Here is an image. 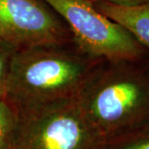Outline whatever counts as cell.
<instances>
[{
    "mask_svg": "<svg viewBox=\"0 0 149 149\" xmlns=\"http://www.w3.org/2000/svg\"><path fill=\"white\" fill-rule=\"evenodd\" d=\"M64 27L41 0H0V46L10 53L60 47Z\"/></svg>",
    "mask_w": 149,
    "mask_h": 149,
    "instance_id": "obj_5",
    "label": "cell"
},
{
    "mask_svg": "<svg viewBox=\"0 0 149 149\" xmlns=\"http://www.w3.org/2000/svg\"><path fill=\"white\" fill-rule=\"evenodd\" d=\"M105 149H149V125L107 144Z\"/></svg>",
    "mask_w": 149,
    "mask_h": 149,
    "instance_id": "obj_8",
    "label": "cell"
},
{
    "mask_svg": "<svg viewBox=\"0 0 149 149\" xmlns=\"http://www.w3.org/2000/svg\"><path fill=\"white\" fill-rule=\"evenodd\" d=\"M95 7L102 14L124 27L142 46L149 48V3L121 6L97 2Z\"/></svg>",
    "mask_w": 149,
    "mask_h": 149,
    "instance_id": "obj_6",
    "label": "cell"
},
{
    "mask_svg": "<svg viewBox=\"0 0 149 149\" xmlns=\"http://www.w3.org/2000/svg\"><path fill=\"white\" fill-rule=\"evenodd\" d=\"M10 52L0 46V100L5 98Z\"/></svg>",
    "mask_w": 149,
    "mask_h": 149,
    "instance_id": "obj_9",
    "label": "cell"
},
{
    "mask_svg": "<svg viewBox=\"0 0 149 149\" xmlns=\"http://www.w3.org/2000/svg\"><path fill=\"white\" fill-rule=\"evenodd\" d=\"M58 47H37L10 54L5 99L23 110L79 95L95 70L88 56Z\"/></svg>",
    "mask_w": 149,
    "mask_h": 149,
    "instance_id": "obj_1",
    "label": "cell"
},
{
    "mask_svg": "<svg viewBox=\"0 0 149 149\" xmlns=\"http://www.w3.org/2000/svg\"><path fill=\"white\" fill-rule=\"evenodd\" d=\"M16 111L8 149L106 148V142L85 118L77 97Z\"/></svg>",
    "mask_w": 149,
    "mask_h": 149,
    "instance_id": "obj_3",
    "label": "cell"
},
{
    "mask_svg": "<svg viewBox=\"0 0 149 149\" xmlns=\"http://www.w3.org/2000/svg\"><path fill=\"white\" fill-rule=\"evenodd\" d=\"M95 69L77 101L85 118L107 144L149 125V76L128 66L110 62Z\"/></svg>",
    "mask_w": 149,
    "mask_h": 149,
    "instance_id": "obj_2",
    "label": "cell"
},
{
    "mask_svg": "<svg viewBox=\"0 0 149 149\" xmlns=\"http://www.w3.org/2000/svg\"><path fill=\"white\" fill-rule=\"evenodd\" d=\"M95 1L105 2V3H109L121 6H135L149 3V0H95Z\"/></svg>",
    "mask_w": 149,
    "mask_h": 149,
    "instance_id": "obj_10",
    "label": "cell"
},
{
    "mask_svg": "<svg viewBox=\"0 0 149 149\" xmlns=\"http://www.w3.org/2000/svg\"><path fill=\"white\" fill-rule=\"evenodd\" d=\"M17 111L5 99L0 100V149H8L17 124Z\"/></svg>",
    "mask_w": 149,
    "mask_h": 149,
    "instance_id": "obj_7",
    "label": "cell"
},
{
    "mask_svg": "<svg viewBox=\"0 0 149 149\" xmlns=\"http://www.w3.org/2000/svg\"><path fill=\"white\" fill-rule=\"evenodd\" d=\"M67 22L86 56L109 62H132L143 46L125 28L97 10L91 0H43Z\"/></svg>",
    "mask_w": 149,
    "mask_h": 149,
    "instance_id": "obj_4",
    "label": "cell"
}]
</instances>
